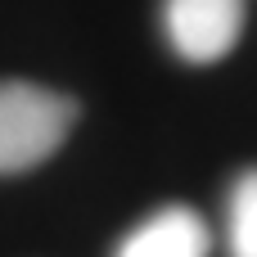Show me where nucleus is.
Here are the masks:
<instances>
[{"mask_svg": "<svg viewBox=\"0 0 257 257\" xmlns=\"http://www.w3.org/2000/svg\"><path fill=\"white\" fill-rule=\"evenodd\" d=\"M77 104L32 81H0V176L41 167L72 131Z\"/></svg>", "mask_w": 257, "mask_h": 257, "instance_id": "nucleus-1", "label": "nucleus"}, {"mask_svg": "<svg viewBox=\"0 0 257 257\" xmlns=\"http://www.w3.org/2000/svg\"><path fill=\"white\" fill-rule=\"evenodd\" d=\"M163 32L185 63H217L244 32V0H163Z\"/></svg>", "mask_w": 257, "mask_h": 257, "instance_id": "nucleus-2", "label": "nucleus"}, {"mask_svg": "<svg viewBox=\"0 0 257 257\" xmlns=\"http://www.w3.org/2000/svg\"><path fill=\"white\" fill-rule=\"evenodd\" d=\"M113 257H208V226L194 208L172 203L149 212L131 235H122Z\"/></svg>", "mask_w": 257, "mask_h": 257, "instance_id": "nucleus-3", "label": "nucleus"}, {"mask_svg": "<svg viewBox=\"0 0 257 257\" xmlns=\"http://www.w3.org/2000/svg\"><path fill=\"white\" fill-rule=\"evenodd\" d=\"M226 244L230 257H257V167L239 172L226 199Z\"/></svg>", "mask_w": 257, "mask_h": 257, "instance_id": "nucleus-4", "label": "nucleus"}]
</instances>
